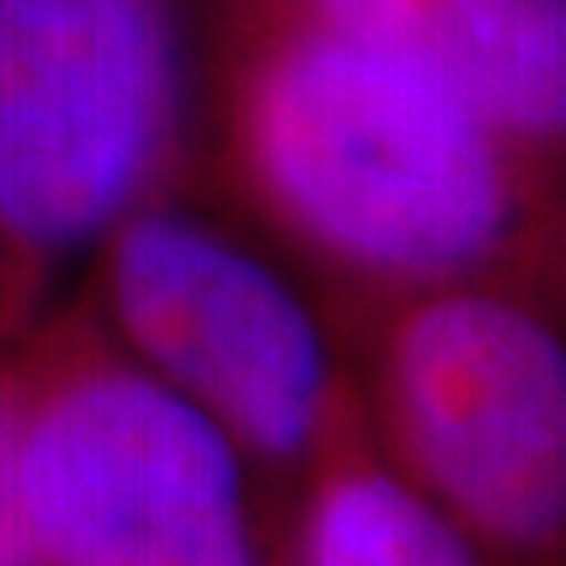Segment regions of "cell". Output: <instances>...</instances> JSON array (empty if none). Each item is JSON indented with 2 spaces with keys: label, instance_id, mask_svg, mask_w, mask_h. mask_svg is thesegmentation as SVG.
I'll list each match as a JSON object with an SVG mask.
<instances>
[{
  "label": "cell",
  "instance_id": "1",
  "mask_svg": "<svg viewBox=\"0 0 566 566\" xmlns=\"http://www.w3.org/2000/svg\"><path fill=\"white\" fill-rule=\"evenodd\" d=\"M227 156L336 303L495 294L566 327V151L424 72L264 21L231 72Z\"/></svg>",
  "mask_w": 566,
  "mask_h": 566
},
{
  "label": "cell",
  "instance_id": "2",
  "mask_svg": "<svg viewBox=\"0 0 566 566\" xmlns=\"http://www.w3.org/2000/svg\"><path fill=\"white\" fill-rule=\"evenodd\" d=\"M369 432L479 566H566V327L495 294L332 303Z\"/></svg>",
  "mask_w": 566,
  "mask_h": 566
},
{
  "label": "cell",
  "instance_id": "3",
  "mask_svg": "<svg viewBox=\"0 0 566 566\" xmlns=\"http://www.w3.org/2000/svg\"><path fill=\"white\" fill-rule=\"evenodd\" d=\"M105 303L130 361L223 428L282 507L369 432L332 311L223 223L147 202L105 235Z\"/></svg>",
  "mask_w": 566,
  "mask_h": 566
},
{
  "label": "cell",
  "instance_id": "4",
  "mask_svg": "<svg viewBox=\"0 0 566 566\" xmlns=\"http://www.w3.org/2000/svg\"><path fill=\"white\" fill-rule=\"evenodd\" d=\"M21 458L42 566H277L256 470L130 357L30 386Z\"/></svg>",
  "mask_w": 566,
  "mask_h": 566
},
{
  "label": "cell",
  "instance_id": "5",
  "mask_svg": "<svg viewBox=\"0 0 566 566\" xmlns=\"http://www.w3.org/2000/svg\"><path fill=\"white\" fill-rule=\"evenodd\" d=\"M172 0H0V231L60 256L147 206L185 130Z\"/></svg>",
  "mask_w": 566,
  "mask_h": 566
},
{
  "label": "cell",
  "instance_id": "6",
  "mask_svg": "<svg viewBox=\"0 0 566 566\" xmlns=\"http://www.w3.org/2000/svg\"><path fill=\"white\" fill-rule=\"evenodd\" d=\"M269 21L424 72L483 118L566 151V0H264Z\"/></svg>",
  "mask_w": 566,
  "mask_h": 566
},
{
  "label": "cell",
  "instance_id": "7",
  "mask_svg": "<svg viewBox=\"0 0 566 566\" xmlns=\"http://www.w3.org/2000/svg\"><path fill=\"white\" fill-rule=\"evenodd\" d=\"M277 566H479V558L365 432L290 495Z\"/></svg>",
  "mask_w": 566,
  "mask_h": 566
},
{
  "label": "cell",
  "instance_id": "8",
  "mask_svg": "<svg viewBox=\"0 0 566 566\" xmlns=\"http://www.w3.org/2000/svg\"><path fill=\"white\" fill-rule=\"evenodd\" d=\"M25 390L0 386V566H42L25 495Z\"/></svg>",
  "mask_w": 566,
  "mask_h": 566
}]
</instances>
